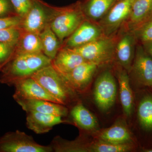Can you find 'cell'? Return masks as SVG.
Wrapping results in <instances>:
<instances>
[{
    "instance_id": "obj_1",
    "label": "cell",
    "mask_w": 152,
    "mask_h": 152,
    "mask_svg": "<svg viewBox=\"0 0 152 152\" xmlns=\"http://www.w3.org/2000/svg\"><path fill=\"white\" fill-rule=\"evenodd\" d=\"M52 64V60L43 53H15L3 68L1 81L12 86L15 82L31 77L36 72Z\"/></svg>"
},
{
    "instance_id": "obj_2",
    "label": "cell",
    "mask_w": 152,
    "mask_h": 152,
    "mask_svg": "<svg viewBox=\"0 0 152 152\" xmlns=\"http://www.w3.org/2000/svg\"><path fill=\"white\" fill-rule=\"evenodd\" d=\"M31 77L62 104L66 106L77 99V93L67 84L52 64L41 69Z\"/></svg>"
},
{
    "instance_id": "obj_3",
    "label": "cell",
    "mask_w": 152,
    "mask_h": 152,
    "mask_svg": "<svg viewBox=\"0 0 152 152\" xmlns=\"http://www.w3.org/2000/svg\"><path fill=\"white\" fill-rule=\"evenodd\" d=\"M81 7V2L61 8H53L50 20V26L62 45L86 19Z\"/></svg>"
},
{
    "instance_id": "obj_4",
    "label": "cell",
    "mask_w": 152,
    "mask_h": 152,
    "mask_svg": "<svg viewBox=\"0 0 152 152\" xmlns=\"http://www.w3.org/2000/svg\"><path fill=\"white\" fill-rule=\"evenodd\" d=\"M118 37L104 36L84 45L72 49L87 61L98 66L105 64L115 58V50Z\"/></svg>"
},
{
    "instance_id": "obj_5",
    "label": "cell",
    "mask_w": 152,
    "mask_h": 152,
    "mask_svg": "<svg viewBox=\"0 0 152 152\" xmlns=\"http://www.w3.org/2000/svg\"><path fill=\"white\" fill-rule=\"evenodd\" d=\"M50 145L37 143L32 136L18 130L6 133L0 138V152H51Z\"/></svg>"
},
{
    "instance_id": "obj_6",
    "label": "cell",
    "mask_w": 152,
    "mask_h": 152,
    "mask_svg": "<svg viewBox=\"0 0 152 152\" xmlns=\"http://www.w3.org/2000/svg\"><path fill=\"white\" fill-rule=\"evenodd\" d=\"M93 95L96 104L102 111H107L113 106L116 98L117 85L110 71H104L98 77Z\"/></svg>"
},
{
    "instance_id": "obj_7",
    "label": "cell",
    "mask_w": 152,
    "mask_h": 152,
    "mask_svg": "<svg viewBox=\"0 0 152 152\" xmlns=\"http://www.w3.org/2000/svg\"><path fill=\"white\" fill-rule=\"evenodd\" d=\"M133 0H118L104 17L97 23L107 37L115 35L126 23L130 15Z\"/></svg>"
},
{
    "instance_id": "obj_8",
    "label": "cell",
    "mask_w": 152,
    "mask_h": 152,
    "mask_svg": "<svg viewBox=\"0 0 152 152\" xmlns=\"http://www.w3.org/2000/svg\"><path fill=\"white\" fill-rule=\"evenodd\" d=\"M50 8L40 0H33L20 26L23 31L39 34L50 23L53 11V8L49 11Z\"/></svg>"
},
{
    "instance_id": "obj_9",
    "label": "cell",
    "mask_w": 152,
    "mask_h": 152,
    "mask_svg": "<svg viewBox=\"0 0 152 152\" xmlns=\"http://www.w3.org/2000/svg\"><path fill=\"white\" fill-rule=\"evenodd\" d=\"M129 73L139 84L144 86H152V58L142 46L136 48L134 57Z\"/></svg>"
},
{
    "instance_id": "obj_10",
    "label": "cell",
    "mask_w": 152,
    "mask_h": 152,
    "mask_svg": "<svg viewBox=\"0 0 152 152\" xmlns=\"http://www.w3.org/2000/svg\"><path fill=\"white\" fill-rule=\"evenodd\" d=\"M105 36L97 23L86 19L67 38L63 47L73 49L84 45Z\"/></svg>"
},
{
    "instance_id": "obj_11",
    "label": "cell",
    "mask_w": 152,
    "mask_h": 152,
    "mask_svg": "<svg viewBox=\"0 0 152 152\" xmlns=\"http://www.w3.org/2000/svg\"><path fill=\"white\" fill-rule=\"evenodd\" d=\"M98 67L94 63L86 61L70 72L61 75L71 88L76 93H81L88 87Z\"/></svg>"
},
{
    "instance_id": "obj_12",
    "label": "cell",
    "mask_w": 152,
    "mask_h": 152,
    "mask_svg": "<svg viewBox=\"0 0 152 152\" xmlns=\"http://www.w3.org/2000/svg\"><path fill=\"white\" fill-rule=\"evenodd\" d=\"M12 86L15 88L13 98L16 101L24 99H39L60 104L32 77L17 81Z\"/></svg>"
},
{
    "instance_id": "obj_13",
    "label": "cell",
    "mask_w": 152,
    "mask_h": 152,
    "mask_svg": "<svg viewBox=\"0 0 152 152\" xmlns=\"http://www.w3.org/2000/svg\"><path fill=\"white\" fill-rule=\"evenodd\" d=\"M137 39L131 31L126 30V32L118 37L115 50V58L119 65L129 73L132 67L135 53Z\"/></svg>"
},
{
    "instance_id": "obj_14",
    "label": "cell",
    "mask_w": 152,
    "mask_h": 152,
    "mask_svg": "<svg viewBox=\"0 0 152 152\" xmlns=\"http://www.w3.org/2000/svg\"><path fill=\"white\" fill-rule=\"evenodd\" d=\"M26 113L27 127L37 134L48 133L57 125L70 123L69 121L64 119V117L60 116L35 111H27Z\"/></svg>"
},
{
    "instance_id": "obj_15",
    "label": "cell",
    "mask_w": 152,
    "mask_h": 152,
    "mask_svg": "<svg viewBox=\"0 0 152 152\" xmlns=\"http://www.w3.org/2000/svg\"><path fill=\"white\" fill-rule=\"evenodd\" d=\"M16 102L26 112L35 111L62 117H66L69 113L67 106L46 100L24 99Z\"/></svg>"
},
{
    "instance_id": "obj_16",
    "label": "cell",
    "mask_w": 152,
    "mask_h": 152,
    "mask_svg": "<svg viewBox=\"0 0 152 152\" xmlns=\"http://www.w3.org/2000/svg\"><path fill=\"white\" fill-rule=\"evenodd\" d=\"M96 140L113 143L133 142L130 131L122 120H118L111 126L98 131L95 134Z\"/></svg>"
},
{
    "instance_id": "obj_17",
    "label": "cell",
    "mask_w": 152,
    "mask_h": 152,
    "mask_svg": "<svg viewBox=\"0 0 152 152\" xmlns=\"http://www.w3.org/2000/svg\"><path fill=\"white\" fill-rule=\"evenodd\" d=\"M86 61L81 55L72 49L61 47L52 61V65L59 73L65 75L70 72Z\"/></svg>"
},
{
    "instance_id": "obj_18",
    "label": "cell",
    "mask_w": 152,
    "mask_h": 152,
    "mask_svg": "<svg viewBox=\"0 0 152 152\" xmlns=\"http://www.w3.org/2000/svg\"><path fill=\"white\" fill-rule=\"evenodd\" d=\"M116 69V74L119 86L121 104L125 115L129 117L133 111L134 97L130 84L129 73L119 65Z\"/></svg>"
},
{
    "instance_id": "obj_19",
    "label": "cell",
    "mask_w": 152,
    "mask_h": 152,
    "mask_svg": "<svg viewBox=\"0 0 152 152\" xmlns=\"http://www.w3.org/2000/svg\"><path fill=\"white\" fill-rule=\"evenodd\" d=\"M69 113L74 124L82 130L91 132L97 128L96 117L80 102H77Z\"/></svg>"
},
{
    "instance_id": "obj_20",
    "label": "cell",
    "mask_w": 152,
    "mask_h": 152,
    "mask_svg": "<svg viewBox=\"0 0 152 152\" xmlns=\"http://www.w3.org/2000/svg\"><path fill=\"white\" fill-rule=\"evenodd\" d=\"M152 13V0H133L130 15L126 23V30L132 31Z\"/></svg>"
},
{
    "instance_id": "obj_21",
    "label": "cell",
    "mask_w": 152,
    "mask_h": 152,
    "mask_svg": "<svg viewBox=\"0 0 152 152\" xmlns=\"http://www.w3.org/2000/svg\"><path fill=\"white\" fill-rule=\"evenodd\" d=\"M118 0H86L81 2L83 13L87 20L97 23L104 17Z\"/></svg>"
},
{
    "instance_id": "obj_22",
    "label": "cell",
    "mask_w": 152,
    "mask_h": 152,
    "mask_svg": "<svg viewBox=\"0 0 152 152\" xmlns=\"http://www.w3.org/2000/svg\"><path fill=\"white\" fill-rule=\"evenodd\" d=\"M82 135L75 140L69 141L61 137H55L50 144L53 152H88L89 145Z\"/></svg>"
},
{
    "instance_id": "obj_23",
    "label": "cell",
    "mask_w": 152,
    "mask_h": 152,
    "mask_svg": "<svg viewBox=\"0 0 152 152\" xmlns=\"http://www.w3.org/2000/svg\"><path fill=\"white\" fill-rule=\"evenodd\" d=\"M39 36L40 38L43 53L53 61L61 48L62 44L49 23L39 34Z\"/></svg>"
},
{
    "instance_id": "obj_24",
    "label": "cell",
    "mask_w": 152,
    "mask_h": 152,
    "mask_svg": "<svg viewBox=\"0 0 152 152\" xmlns=\"http://www.w3.org/2000/svg\"><path fill=\"white\" fill-rule=\"evenodd\" d=\"M43 53L39 34L23 31L15 53L32 54Z\"/></svg>"
},
{
    "instance_id": "obj_25",
    "label": "cell",
    "mask_w": 152,
    "mask_h": 152,
    "mask_svg": "<svg viewBox=\"0 0 152 152\" xmlns=\"http://www.w3.org/2000/svg\"><path fill=\"white\" fill-rule=\"evenodd\" d=\"M134 148L133 142L113 143L96 140L90 142L89 152H129Z\"/></svg>"
},
{
    "instance_id": "obj_26",
    "label": "cell",
    "mask_w": 152,
    "mask_h": 152,
    "mask_svg": "<svg viewBox=\"0 0 152 152\" xmlns=\"http://www.w3.org/2000/svg\"><path fill=\"white\" fill-rule=\"evenodd\" d=\"M137 115L139 122L143 129L152 130V96L144 97L138 107Z\"/></svg>"
},
{
    "instance_id": "obj_27",
    "label": "cell",
    "mask_w": 152,
    "mask_h": 152,
    "mask_svg": "<svg viewBox=\"0 0 152 152\" xmlns=\"http://www.w3.org/2000/svg\"><path fill=\"white\" fill-rule=\"evenodd\" d=\"M23 30L20 26L0 30V42L16 48Z\"/></svg>"
},
{
    "instance_id": "obj_28",
    "label": "cell",
    "mask_w": 152,
    "mask_h": 152,
    "mask_svg": "<svg viewBox=\"0 0 152 152\" xmlns=\"http://www.w3.org/2000/svg\"><path fill=\"white\" fill-rule=\"evenodd\" d=\"M131 31L136 39L140 41L142 43L152 41V13L141 24Z\"/></svg>"
},
{
    "instance_id": "obj_29",
    "label": "cell",
    "mask_w": 152,
    "mask_h": 152,
    "mask_svg": "<svg viewBox=\"0 0 152 152\" xmlns=\"http://www.w3.org/2000/svg\"><path fill=\"white\" fill-rule=\"evenodd\" d=\"M18 15L22 18L25 16L32 5L33 0H10Z\"/></svg>"
},
{
    "instance_id": "obj_30",
    "label": "cell",
    "mask_w": 152,
    "mask_h": 152,
    "mask_svg": "<svg viewBox=\"0 0 152 152\" xmlns=\"http://www.w3.org/2000/svg\"><path fill=\"white\" fill-rule=\"evenodd\" d=\"M16 48L0 42V64L8 62L15 54Z\"/></svg>"
},
{
    "instance_id": "obj_31",
    "label": "cell",
    "mask_w": 152,
    "mask_h": 152,
    "mask_svg": "<svg viewBox=\"0 0 152 152\" xmlns=\"http://www.w3.org/2000/svg\"><path fill=\"white\" fill-rule=\"evenodd\" d=\"M23 18L15 15L0 18V30L11 27L20 26Z\"/></svg>"
},
{
    "instance_id": "obj_32",
    "label": "cell",
    "mask_w": 152,
    "mask_h": 152,
    "mask_svg": "<svg viewBox=\"0 0 152 152\" xmlns=\"http://www.w3.org/2000/svg\"><path fill=\"white\" fill-rule=\"evenodd\" d=\"M15 12L10 0H0V18L10 16V14Z\"/></svg>"
},
{
    "instance_id": "obj_33",
    "label": "cell",
    "mask_w": 152,
    "mask_h": 152,
    "mask_svg": "<svg viewBox=\"0 0 152 152\" xmlns=\"http://www.w3.org/2000/svg\"><path fill=\"white\" fill-rule=\"evenodd\" d=\"M142 45L145 51L152 58V41L143 43H142Z\"/></svg>"
},
{
    "instance_id": "obj_34",
    "label": "cell",
    "mask_w": 152,
    "mask_h": 152,
    "mask_svg": "<svg viewBox=\"0 0 152 152\" xmlns=\"http://www.w3.org/2000/svg\"><path fill=\"white\" fill-rule=\"evenodd\" d=\"M145 152H152V149H147L145 150Z\"/></svg>"
},
{
    "instance_id": "obj_35",
    "label": "cell",
    "mask_w": 152,
    "mask_h": 152,
    "mask_svg": "<svg viewBox=\"0 0 152 152\" xmlns=\"http://www.w3.org/2000/svg\"><path fill=\"white\" fill-rule=\"evenodd\" d=\"M1 65H0V68H1Z\"/></svg>"
},
{
    "instance_id": "obj_36",
    "label": "cell",
    "mask_w": 152,
    "mask_h": 152,
    "mask_svg": "<svg viewBox=\"0 0 152 152\" xmlns=\"http://www.w3.org/2000/svg\"></svg>"
}]
</instances>
